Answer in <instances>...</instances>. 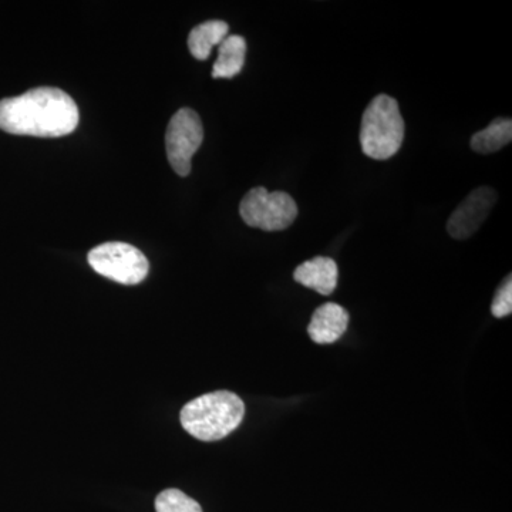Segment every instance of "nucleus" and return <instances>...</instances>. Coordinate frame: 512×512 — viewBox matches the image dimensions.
Listing matches in <instances>:
<instances>
[{"label": "nucleus", "instance_id": "7", "mask_svg": "<svg viewBox=\"0 0 512 512\" xmlns=\"http://www.w3.org/2000/svg\"><path fill=\"white\" fill-rule=\"evenodd\" d=\"M497 202V192L490 187L471 191L447 222V231L454 239H467L476 234Z\"/></svg>", "mask_w": 512, "mask_h": 512}, {"label": "nucleus", "instance_id": "6", "mask_svg": "<svg viewBox=\"0 0 512 512\" xmlns=\"http://www.w3.org/2000/svg\"><path fill=\"white\" fill-rule=\"evenodd\" d=\"M204 140V127L194 110L181 109L171 117L165 133V148L171 168L187 177L191 173V160Z\"/></svg>", "mask_w": 512, "mask_h": 512}, {"label": "nucleus", "instance_id": "2", "mask_svg": "<svg viewBox=\"0 0 512 512\" xmlns=\"http://www.w3.org/2000/svg\"><path fill=\"white\" fill-rule=\"evenodd\" d=\"M245 416V404L232 392L202 394L185 404L180 419L184 430L201 441L225 439L238 429Z\"/></svg>", "mask_w": 512, "mask_h": 512}, {"label": "nucleus", "instance_id": "12", "mask_svg": "<svg viewBox=\"0 0 512 512\" xmlns=\"http://www.w3.org/2000/svg\"><path fill=\"white\" fill-rule=\"evenodd\" d=\"M512 121L510 119H495L484 130L478 131L471 138V148L476 153L491 154L501 150L511 143Z\"/></svg>", "mask_w": 512, "mask_h": 512}, {"label": "nucleus", "instance_id": "10", "mask_svg": "<svg viewBox=\"0 0 512 512\" xmlns=\"http://www.w3.org/2000/svg\"><path fill=\"white\" fill-rule=\"evenodd\" d=\"M247 42L244 37L227 36L218 46V59L212 67L214 79H232L244 69Z\"/></svg>", "mask_w": 512, "mask_h": 512}, {"label": "nucleus", "instance_id": "9", "mask_svg": "<svg viewBox=\"0 0 512 512\" xmlns=\"http://www.w3.org/2000/svg\"><path fill=\"white\" fill-rule=\"evenodd\" d=\"M338 276V264L332 258L316 256L311 261H306L299 265L295 269L293 279L298 284L313 289V291L320 293V295L328 296L338 286Z\"/></svg>", "mask_w": 512, "mask_h": 512}, {"label": "nucleus", "instance_id": "5", "mask_svg": "<svg viewBox=\"0 0 512 512\" xmlns=\"http://www.w3.org/2000/svg\"><path fill=\"white\" fill-rule=\"evenodd\" d=\"M97 274L123 285L143 282L150 271L146 255L124 242H107L92 249L87 256Z\"/></svg>", "mask_w": 512, "mask_h": 512}, {"label": "nucleus", "instance_id": "14", "mask_svg": "<svg viewBox=\"0 0 512 512\" xmlns=\"http://www.w3.org/2000/svg\"><path fill=\"white\" fill-rule=\"evenodd\" d=\"M491 312L495 318L501 319L510 316L512 312V281L511 276L505 279L504 284L500 286L495 293Z\"/></svg>", "mask_w": 512, "mask_h": 512}, {"label": "nucleus", "instance_id": "13", "mask_svg": "<svg viewBox=\"0 0 512 512\" xmlns=\"http://www.w3.org/2000/svg\"><path fill=\"white\" fill-rule=\"evenodd\" d=\"M157 512H202L201 505L177 488H168L156 498Z\"/></svg>", "mask_w": 512, "mask_h": 512}, {"label": "nucleus", "instance_id": "11", "mask_svg": "<svg viewBox=\"0 0 512 512\" xmlns=\"http://www.w3.org/2000/svg\"><path fill=\"white\" fill-rule=\"evenodd\" d=\"M228 32L229 26L222 20H210L195 26L188 36V49L191 55L197 60H207L212 49L221 45Z\"/></svg>", "mask_w": 512, "mask_h": 512}, {"label": "nucleus", "instance_id": "1", "mask_svg": "<svg viewBox=\"0 0 512 512\" xmlns=\"http://www.w3.org/2000/svg\"><path fill=\"white\" fill-rule=\"evenodd\" d=\"M77 124V104L55 87H39L0 101V130L15 136L63 137Z\"/></svg>", "mask_w": 512, "mask_h": 512}, {"label": "nucleus", "instance_id": "3", "mask_svg": "<svg viewBox=\"0 0 512 512\" xmlns=\"http://www.w3.org/2000/svg\"><path fill=\"white\" fill-rule=\"evenodd\" d=\"M404 120L399 104L387 94L370 101L363 113L360 144L363 153L373 160H387L397 154L404 140Z\"/></svg>", "mask_w": 512, "mask_h": 512}, {"label": "nucleus", "instance_id": "4", "mask_svg": "<svg viewBox=\"0 0 512 512\" xmlns=\"http://www.w3.org/2000/svg\"><path fill=\"white\" fill-rule=\"evenodd\" d=\"M239 214L249 227L268 232L284 231L298 217V205L286 192H269L264 187H256L242 198Z\"/></svg>", "mask_w": 512, "mask_h": 512}, {"label": "nucleus", "instance_id": "8", "mask_svg": "<svg viewBox=\"0 0 512 512\" xmlns=\"http://www.w3.org/2000/svg\"><path fill=\"white\" fill-rule=\"evenodd\" d=\"M349 326V312L338 303H325L313 312L308 333L318 345H330L345 335Z\"/></svg>", "mask_w": 512, "mask_h": 512}]
</instances>
